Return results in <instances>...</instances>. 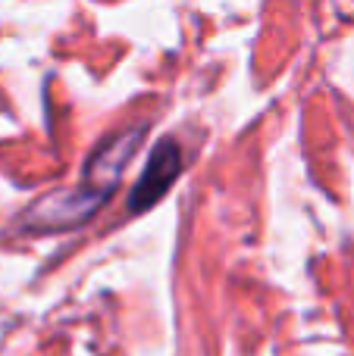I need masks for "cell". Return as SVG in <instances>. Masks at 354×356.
<instances>
[{"label": "cell", "mask_w": 354, "mask_h": 356, "mask_svg": "<svg viewBox=\"0 0 354 356\" xmlns=\"http://www.w3.org/2000/svg\"><path fill=\"white\" fill-rule=\"evenodd\" d=\"M179 166H182V150L176 147L173 141H160L151 154V163L144 166V175L138 178V184L132 188V209L141 213V209L154 207L167 188L176 181L179 175Z\"/></svg>", "instance_id": "6da1fadb"}]
</instances>
